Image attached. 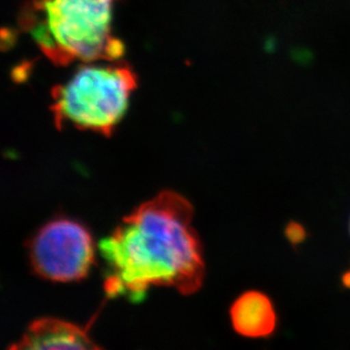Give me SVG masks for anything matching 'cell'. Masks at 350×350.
Instances as JSON below:
<instances>
[{
  "instance_id": "cell-1",
  "label": "cell",
  "mask_w": 350,
  "mask_h": 350,
  "mask_svg": "<svg viewBox=\"0 0 350 350\" xmlns=\"http://www.w3.org/2000/svg\"><path fill=\"white\" fill-rule=\"evenodd\" d=\"M194 208L184 196L163 191L143 203L99 244L109 297L142 301L151 287L192 295L202 287L205 265L193 228Z\"/></svg>"
},
{
  "instance_id": "cell-2",
  "label": "cell",
  "mask_w": 350,
  "mask_h": 350,
  "mask_svg": "<svg viewBox=\"0 0 350 350\" xmlns=\"http://www.w3.org/2000/svg\"><path fill=\"white\" fill-rule=\"evenodd\" d=\"M115 0H29L18 14L22 30L57 66L75 60H118L125 46L113 37Z\"/></svg>"
},
{
  "instance_id": "cell-3",
  "label": "cell",
  "mask_w": 350,
  "mask_h": 350,
  "mask_svg": "<svg viewBox=\"0 0 350 350\" xmlns=\"http://www.w3.org/2000/svg\"><path fill=\"white\" fill-rule=\"evenodd\" d=\"M137 86V75L129 64L83 66L70 81L51 91L55 125L60 129L70 122L82 131L109 137Z\"/></svg>"
},
{
  "instance_id": "cell-4",
  "label": "cell",
  "mask_w": 350,
  "mask_h": 350,
  "mask_svg": "<svg viewBox=\"0 0 350 350\" xmlns=\"http://www.w3.org/2000/svg\"><path fill=\"white\" fill-rule=\"evenodd\" d=\"M34 272L46 280H82L94 262V245L89 230L79 222L58 219L43 226L29 244Z\"/></svg>"
},
{
  "instance_id": "cell-5",
  "label": "cell",
  "mask_w": 350,
  "mask_h": 350,
  "mask_svg": "<svg viewBox=\"0 0 350 350\" xmlns=\"http://www.w3.org/2000/svg\"><path fill=\"white\" fill-rule=\"evenodd\" d=\"M229 314L234 330L250 339H270L277 334L280 324L273 299L265 291L256 289L239 295Z\"/></svg>"
},
{
  "instance_id": "cell-6",
  "label": "cell",
  "mask_w": 350,
  "mask_h": 350,
  "mask_svg": "<svg viewBox=\"0 0 350 350\" xmlns=\"http://www.w3.org/2000/svg\"><path fill=\"white\" fill-rule=\"evenodd\" d=\"M88 331L66 321L43 317L34 321L18 342L10 349H99Z\"/></svg>"
},
{
  "instance_id": "cell-7",
  "label": "cell",
  "mask_w": 350,
  "mask_h": 350,
  "mask_svg": "<svg viewBox=\"0 0 350 350\" xmlns=\"http://www.w3.org/2000/svg\"><path fill=\"white\" fill-rule=\"evenodd\" d=\"M284 236L293 247L297 248L308 241V230L301 222L291 220L284 225Z\"/></svg>"
},
{
  "instance_id": "cell-8",
  "label": "cell",
  "mask_w": 350,
  "mask_h": 350,
  "mask_svg": "<svg viewBox=\"0 0 350 350\" xmlns=\"http://www.w3.org/2000/svg\"><path fill=\"white\" fill-rule=\"evenodd\" d=\"M341 287L350 291V269L342 272L340 275Z\"/></svg>"
},
{
  "instance_id": "cell-9",
  "label": "cell",
  "mask_w": 350,
  "mask_h": 350,
  "mask_svg": "<svg viewBox=\"0 0 350 350\" xmlns=\"http://www.w3.org/2000/svg\"><path fill=\"white\" fill-rule=\"evenodd\" d=\"M348 232H349V236H350V217H349V221H348Z\"/></svg>"
}]
</instances>
